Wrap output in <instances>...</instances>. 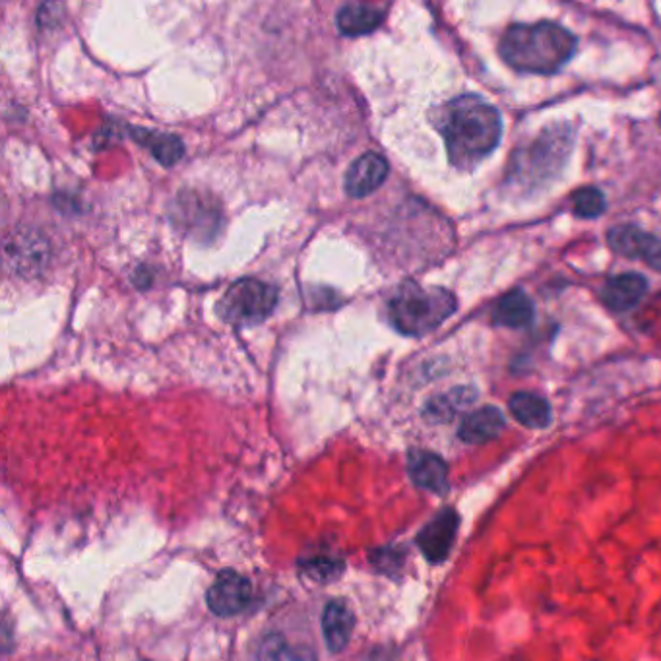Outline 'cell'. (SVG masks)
Wrapping results in <instances>:
<instances>
[{"label":"cell","instance_id":"obj_1","mask_svg":"<svg viewBox=\"0 0 661 661\" xmlns=\"http://www.w3.org/2000/svg\"><path fill=\"white\" fill-rule=\"evenodd\" d=\"M439 129L452 165L472 169L498 146L503 121L495 107L475 93H467L444 106Z\"/></svg>","mask_w":661,"mask_h":661},{"label":"cell","instance_id":"obj_12","mask_svg":"<svg viewBox=\"0 0 661 661\" xmlns=\"http://www.w3.org/2000/svg\"><path fill=\"white\" fill-rule=\"evenodd\" d=\"M353 625H355V617L345 602L334 599L327 605L322 617V629L330 652H342L352 638Z\"/></svg>","mask_w":661,"mask_h":661},{"label":"cell","instance_id":"obj_18","mask_svg":"<svg viewBox=\"0 0 661 661\" xmlns=\"http://www.w3.org/2000/svg\"><path fill=\"white\" fill-rule=\"evenodd\" d=\"M258 661H317V656L307 646H291L286 638L269 635L258 648Z\"/></svg>","mask_w":661,"mask_h":661},{"label":"cell","instance_id":"obj_4","mask_svg":"<svg viewBox=\"0 0 661 661\" xmlns=\"http://www.w3.org/2000/svg\"><path fill=\"white\" fill-rule=\"evenodd\" d=\"M278 305V289L266 282L243 278L229 287L218 302V315L233 327H256L268 319Z\"/></svg>","mask_w":661,"mask_h":661},{"label":"cell","instance_id":"obj_6","mask_svg":"<svg viewBox=\"0 0 661 661\" xmlns=\"http://www.w3.org/2000/svg\"><path fill=\"white\" fill-rule=\"evenodd\" d=\"M253 596L251 582L238 572H221L208 592V607L220 617H231L243 612Z\"/></svg>","mask_w":661,"mask_h":661},{"label":"cell","instance_id":"obj_3","mask_svg":"<svg viewBox=\"0 0 661 661\" xmlns=\"http://www.w3.org/2000/svg\"><path fill=\"white\" fill-rule=\"evenodd\" d=\"M456 312L454 295L442 287L401 286L388 301V320L400 334L421 338Z\"/></svg>","mask_w":661,"mask_h":661},{"label":"cell","instance_id":"obj_16","mask_svg":"<svg viewBox=\"0 0 661 661\" xmlns=\"http://www.w3.org/2000/svg\"><path fill=\"white\" fill-rule=\"evenodd\" d=\"M533 320V302L524 291L505 295L493 310V322L505 328L530 327Z\"/></svg>","mask_w":661,"mask_h":661},{"label":"cell","instance_id":"obj_5","mask_svg":"<svg viewBox=\"0 0 661 661\" xmlns=\"http://www.w3.org/2000/svg\"><path fill=\"white\" fill-rule=\"evenodd\" d=\"M607 241L615 253L640 258L648 266L661 272V239L646 233L637 225H617L609 231Z\"/></svg>","mask_w":661,"mask_h":661},{"label":"cell","instance_id":"obj_9","mask_svg":"<svg viewBox=\"0 0 661 661\" xmlns=\"http://www.w3.org/2000/svg\"><path fill=\"white\" fill-rule=\"evenodd\" d=\"M409 477L421 489L444 493L449 489V467L441 456L427 450H414L408 460Z\"/></svg>","mask_w":661,"mask_h":661},{"label":"cell","instance_id":"obj_14","mask_svg":"<svg viewBox=\"0 0 661 661\" xmlns=\"http://www.w3.org/2000/svg\"><path fill=\"white\" fill-rule=\"evenodd\" d=\"M384 12L371 4H345L338 16L335 24L338 30L348 35V37H360L367 33L375 32L378 25L383 24Z\"/></svg>","mask_w":661,"mask_h":661},{"label":"cell","instance_id":"obj_15","mask_svg":"<svg viewBox=\"0 0 661 661\" xmlns=\"http://www.w3.org/2000/svg\"><path fill=\"white\" fill-rule=\"evenodd\" d=\"M132 139L150 150V154L165 167L179 164L185 155V146L177 136L165 132L147 131V129H132Z\"/></svg>","mask_w":661,"mask_h":661},{"label":"cell","instance_id":"obj_19","mask_svg":"<svg viewBox=\"0 0 661 661\" xmlns=\"http://www.w3.org/2000/svg\"><path fill=\"white\" fill-rule=\"evenodd\" d=\"M574 213L584 220H592L605 212L607 202H605L604 192L599 188H582L572 197Z\"/></svg>","mask_w":661,"mask_h":661},{"label":"cell","instance_id":"obj_2","mask_svg":"<svg viewBox=\"0 0 661 661\" xmlns=\"http://www.w3.org/2000/svg\"><path fill=\"white\" fill-rule=\"evenodd\" d=\"M576 51V37L553 22L513 25L500 43L508 65L530 74H555Z\"/></svg>","mask_w":661,"mask_h":661},{"label":"cell","instance_id":"obj_11","mask_svg":"<svg viewBox=\"0 0 661 661\" xmlns=\"http://www.w3.org/2000/svg\"><path fill=\"white\" fill-rule=\"evenodd\" d=\"M505 429V416L498 408H482L465 417L458 437L467 444H482L497 439Z\"/></svg>","mask_w":661,"mask_h":661},{"label":"cell","instance_id":"obj_20","mask_svg":"<svg viewBox=\"0 0 661 661\" xmlns=\"http://www.w3.org/2000/svg\"><path fill=\"white\" fill-rule=\"evenodd\" d=\"M343 566L340 563H335V561H328V559H322V561H312V563L307 564V572H309V576L317 580H332L340 574Z\"/></svg>","mask_w":661,"mask_h":661},{"label":"cell","instance_id":"obj_13","mask_svg":"<svg viewBox=\"0 0 661 661\" xmlns=\"http://www.w3.org/2000/svg\"><path fill=\"white\" fill-rule=\"evenodd\" d=\"M475 398H477V393L474 388L458 386V388H452L450 393L439 394V396H434V398L427 401L423 416L431 423H447V421H452L460 411L470 408Z\"/></svg>","mask_w":661,"mask_h":661},{"label":"cell","instance_id":"obj_21","mask_svg":"<svg viewBox=\"0 0 661 661\" xmlns=\"http://www.w3.org/2000/svg\"><path fill=\"white\" fill-rule=\"evenodd\" d=\"M660 123H661V114H660Z\"/></svg>","mask_w":661,"mask_h":661},{"label":"cell","instance_id":"obj_17","mask_svg":"<svg viewBox=\"0 0 661 661\" xmlns=\"http://www.w3.org/2000/svg\"><path fill=\"white\" fill-rule=\"evenodd\" d=\"M516 421L530 429H546L551 423V406L538 394L518 393L508 401Z\"/></svg>","mask_w":661,"mask_h":661},{"label":"cell","instance_id":"obj_10","mask_svg":"<svg viewBox=\"0 0 661 661\" xmlns=\"http://www.w3.org/2000/svg\"><path fill=\"white\" fill-rule=\"evenodd\" d=\"M646 291H648V282L645 276L637 272H627L605 284L602 299L615 312H625L635 309L638 302L645 299Z\"/></svg>","mask_w":661,"mask_h":661},{"label":"cell","instance_id":"obj_7","mask_svg":"<svg viewBox=\"0 0 661 661\" xmlns=\"http://www.w3.org/2000/svg\"><path fill=\"white\" fill-rule=\"evenodd\" d=\"M386 177H388V162L383 155L368 152L350 165L343 179V188L352 198H365L373 195Z\"/></svg>","mask_w":661,"mask_h":661},{"label":"cell","instance_id":"obj_8","mask_svg":"<svg viewBox=\"0 0 661 661\" xmlns=\"http://www.w3.org/2000/svg\"><path fill=\"white\" fill-rule=\"evenodd\" d=\"M458 524H460V518L452 508H449V510H442L441 515L427 524L423 531L419 533L417 543L431 563H441L449 557L450 549L456 539Z\"/></svg>","mask_w":661,"mask_h":661}]
</instances>
